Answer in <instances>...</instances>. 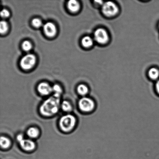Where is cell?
I'll list each match as a JSON object with an SVG mask.
<instances>
[{
	"label": "cell",
	"instance_id": "obj_22",
	"mask_svg": "<svg viewBox=\"0 0 159 159\" xmlns=\"http://www.w3.org/2000/svg\"><path fill=\"white\" fill-rule=\"evenodd\" d=\"M17 140L19 143L21 142V141H22L23 139H24V137L23 135L22 134H19L17 136Z\"/></svg>",
	"mask_w": 159,
	"mask_h": 159
},
{
	"label": "cell",
	"instance_id": "obj_23",
	"mask_svg": "<svg viewBox=\"0 0 159 159\" xmlns=\"http://www.w3.org/2000/svg\"><path fill=\"white\" fill-rule=\"evenodd\" d=\"M156 89L157 93L159 94V80L157 82L156 85Z\"/></svg>",
	"mask_w": 159,
	"mask_h": 159
},
{
	"label": "cell",
	"instance_id": "obj_11",
	"mask_svg": "<svg viewBox=\"0 0 159 159\" xmlns=\"http://www.w3.org/2000/svg\"><path fill=\"white\" fill-rule=\"evenodd\" d=\"M39 132L38 129L35 127L30 128L27 131V134L30 138H35L38 137Z\"/></svg>",
	"mask_w": 159,
	"mask_h": 159
},
{
	"label": "cell",
	"instance_id": "obj_8",
	"mask_svg": "<svg viewBox=\"0 0 159 159\" xmlns=\"http://www.w3.org/2000/svg\"><path fill=\"white\" fill-rule=\"evenodd\" d=\"M37 89L40 94L43 96L49 95L52 92V87L45 82H42L39 84Z\"/></svg>",
	"mask_w": 159,
	"mask_h": 159
},
{
	"label": "cell",
	"instance_id": "obj_19",
	"mask_svg": "<svg viewBox=\"0 0 159 159\" xmlns=\"http://www.w3.org/2000/svg\"><path fill=\"white\" fill-rule=\"evenodd\" d=\"M22 48L25 51H29L32 49V46L30 42L29 41H25L22 43Z\"/></svg>",
	"mask_w": 159,
	"mask_h": 159
},
{
	"label": "cell",
	"instance_id": "obj_17",
	"mask_svg": "<svg viewBox=\"0 0 159 159\" xmlns=\"http://www.w3.org/2000/svg\"><path fill=\"white\" fill-rule=\"evenodd\" d=\"M52 92L54 93V96L60 98L62 92V89L60 86L57 84H55L52 87Z\"/></svg>",
	"mask_w": 159,
	"mask_h": 159
},
{
	"label": "cell",
	"instance_id": "obj_5",
	"mask_svg": "<svg viewBox=\"0 0 159 159\" xmlns=\"http://www.w3.org/2000/svg\"><path fill=\"white\" fill-rule=\"evenodd\" d=\"M36 57L33 54H28L25 56L21 59L20 61V65L23 69L29 70L32 68L35 65L36 62Z\"/></svg>",
	"mask_w": 159,
	"mask_h": 159
},
{
	"label": "cell",
	"instance_id": "obj_20",
	"mask_svg": "<svg viewBox=\"0 0 159 159\" xmlns=\"http://www.w3.org/2000/svg\"><path fill=\"white\" fill-rule=\"evenodd\" d=\"M32 24L34 27L35 28H40L43 25V23L40 19L38 18H35L32 20Z\"/></svg>",
	"mask_w": 159,
	"mask_h": 159
},
{
	"label": "cell",
	"instance_id": "obj_6",
	"mask_svg": "<svg viewBox=\"0 0 159 159\" xmlns=\"http://www.w3.org/2000/svg\"><path fill=\"white\" fill-rule=\"evenodd\" d=\"M95 40L100 44H105L108 41L109 36L107 31L102 29H99L95 31L94 34Z\"/></svg>",
	"mask_w": 159,
	"mask_h": 159
},
{
	"label": "cell",
	"instance_id": "obj_7",
	"mask_svg": "<svg viewBox=\"0 0 159 159\" xmlns=\"http://www.w3.org/2000/svg\"><path fill=\"white\" fill-rule=\"evenodd\" d=\"M43 29L45 34L48 37H54L57 33V28L55 25L51 22L46 23L43 25Z\"/></svg>",
	"mask_w": 159,
	"mask_h": 159
},
{
	"label": "cell",
	"instance_id": "obj_13",
	"mask_svg": "<svg viewBox=\"0 0 159 159\" xmlns=\"http://www.w3.org/2000/svg\"><path fill=\"white\" fill-rule=\"evenodd\" d=\"M82 44L84 47H90L93 44V40L91 37L86 36L83 38L82 41Z\"/></svg>",
	"mask_w": 159,
	"mask_h": 159
},
{
	"label": "cell",
	"instance_id": "obj_15",
	"mask_svg": "<svg viewBox=\"0 0 159 159\" xmlns=\"http://www.w3.org/2000/svg\"><path fill=\"white\" fill-rule=\"evenodd\" d=\"M61 107L62 110L66 112H69L72 110V107L71 104L67 101H63L62 102L61 104Z\"/></svg>",
	"mask_w": 159,
	"mask_h": 159
},
{
	"label": "cell",
	"instance_id": "obj_18",
	"mask_svg": "<svg viewBox=\"0 0 159 159\" xmlns=\"http://www.w3.org/2000/svg\"><path fill=\"white\" fill-rule=\"evenodd\" d=\"M8 29L7 22L5 21H2L0 23V32L1 34H4L7 32Z\"/></svg>",
	"mask_w": 159,
	"mask_h": 159
},
{
	"label": "cell",
	"instance_id": "obj_2",
	"mask_svg": "<svg viewBox=\"0 0 159 159\" xmlns=\"http://www.w3.org/2000/svg\"><path fill=\"white\" fill-rule=\"evenodd\" d=\"M76 122L75 117L72 115L68 114L64 115L61 118L59 125L62 130L68 132L74 128Z\"/></svg>",
	"mask_w": 159,
	"mask_h": 159
},
{
	"label": "cell",
	"instance_id": "obj_1",
	"mask_svg": "<svg viewBox=\"0 0 159 159\" xmlns=\"http://www.w3.org/2000/svg\"><path fill=\"white\" fill-rule=\"evenodd\" d=\"M60 98L54 96L48 98L42 104L40 113L44 116H52L58 112L60 105Z\"/></svg>",
	"mask_w": 159,
	"mask_h": 159
},
{
	"label": "cell",
	"instance_id": "obj_3",
	"mask_svg": "<svg viewBox=\"0 0 159 159\" xmlns=\"http://www.w3.org/2000/svg\"><path fill=\"white\" fill-rule=\"evenodd\" d=\"M118 9L114 3L112 2H107L103 4L102 12L104 15L108 17L114 16L118 13Z\"/></svg>",
	"mask_w": 159,
	"mask_h": 159
},
{
	"label": "cell",
	"instance_id": "obj_14",
	"mask_svg": "<svg viewBox=\"0 0 159 159\" xmlns=\"http://www.w3.org/2000/svg\"><path fill=\"white\" fill-rule=\"evenodd\" d=\"M77 91L81 96H84L88 93V87L84 84H80L77 87Z\"/></svg>",
	"mask_w": 159,
	"mask_h": 159
},
{
	"label": "cell",
	"instance_id": "obj_9",
	"mask_svg": "<svg viewBox=\"0 0 159 159\" xmlns=\"http://www.w3.org/2000/svg\"><path fill=\"white\" fill-rule=\"evenodd\" d=\"M19 143L22 148L29 152L34 150L35 147V143L31 140L24 139Z\"/></svg>",
	"mask_w": 159,
	"mask_h": 159
},
{
	"label": "cell",
	"instance_id": "obj_21",
	"mask_svg": "<svg viewBox=\"0 0 159 159\" xmlns=\"http://www.w3.org/2000/svg\"><path fill=\"white\" fill-rule=\"evenodd\" d=\"M10 13L8 11L6 10V9H3L1 11V16L3 18H7L9 16Z\"/></svg>",
	"mask_w": 159,
	"mask_h": 159
},
{
	"label": "cell",
	"instance_id": "obj_4",
	"mask_svg": "<svg viewBox=\"0 0 159 159\" xmlns=\"http://www.w3.org/2000/svg\"><path fill=\"white\" fill-rule=\"evenodd\" d=\"M79 106L82 111L89 112L92 111L95 107V103L93 99L87 97L81 98L79 102Z\"/></svg>",
	"mask_w": 159,
	"mask_h": 159
},
{
	"label": "cell",
	"instance_id": "obj_12",
	"mask_svg": "<svg viewBox=\"0 0 159 159\" xmlns=\"http://www.w3.org/2000/svg\"><path fill=\"white\" fill-rule=\"evenodd\" d=\"M0 144L2 148L7 149L10 146L11 141L8 138L4 136H1L0 140Z\"/></svg>",
	"mask_w": 159,
	"mask_h": 159
},
{
	"label": "cell",
	"instance_id": "obj_16",
	"mask_svg": "<svg viewBox=\"0 0 159 159\" xmlns=\"http://www.w3.org/2000/svg\"><path fill=\"white\" fill-rule=\"evenodd\" d=\"M149 76L151 79L156 80L158 78L159 76V71L156 68H151L149 71Z\"/></svg>",
	"mask_w": 159,
	"mask_h": 159
},
{
	"label": "cell",
	"instance_id": "obj_10",
	"mask_svg": "<svg viewBox=\"0 0 159 159\" xmlns=\"http://www.w3.org/2000/svg\"><path fill=\"white\" fill-rule=\"evenodd\" d=\"M68 7L71 12H76L79 10L80 6L77 1L71 0L68 3Z\"/></svg>",
	"mask_w": 159,
	"mask_h": 159
}]
</instances>
